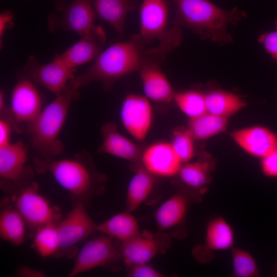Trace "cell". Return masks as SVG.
<instances>
[{
  "label": "cell",
  "mask_w": 277,
  "mask_h": 277,
  "mask_svg": "<svg viewBox=\"0 0 277 277\" xmlns=\"http://www.w3.org/2000/svg\"><path fill=\"white\" fill-rule=\"evenodd\" d=\"M33 165L36 172L52 175L68 192L72 205L78 203L86 205L91 197L100 193L105 183V176L95 170L86 150L61 159L35 156Z\"/></svg>",
  "instance_id": "cell-1"
},
{
  "label": "cell",
  "mask_w": 277,
  "mask_h": 277,
  "mask_svg": "<svg viewBox=\"0 0 277 277\" xmlns=\"http://www.w3.org/2000/svg\"><path fill=\"white\" fill-rule=\"evenodd\" d=\"M146 46L136 34L127 42L116 43L101 52L88 69L69 83L79 89L95 81L109 89L117 80L138 71Z\"/></svg>",
  "instance_id": "cell-2"
},
{
  "label": "cell",
  "mask_w": 277,
  "mask_h": 277,
  "mask_svg": "<svg viewBox=\"0 0 277 277\" xmlns=\"http://www.w3.org/2000/svg\"><path fill=\"white\" fill-rule=\"evenodd\" d=\"M175 7L172 21L174 26H184L202 39L220 43H229L230 24H235L246 13L237 8L225 10L208 0H171Z\"/></svg>",
  "instance_id": "cell-3"
},
{
  "label": "cell",
  "mask_w": 277,
  "mask_h": 277,
  "mask_svg": "<svg viewBox=\"0 0 277 277\" xmlns=\"http://www.w3.org/2000/svg\"><path fill=\"white\" fill-rule=\"evenodd\" d=\"M80 96L78 89L69 83L53 101L43 108L27 133L35 156L53 158L62 153L64 145L59 135L72 103Z\"/></svg>",
  "instance_id": "cell-4"
},
{
  "label": "cell",
  "mask_w": 277,
  "mask_h": 277,
  "mask_svg": "<svg viewBox=\"0 0 277 277\" xmlns=\"http://www.w3.org/2000/svg\"><path fill=\"white\" fill-rule=\"evenodd\" d=\"M28 152L21 140L0 147V187L10 196L33 181L35 169L27 164Z\"/></svg>",
  "instance_id": "cell-5"
},
{
  "label": "cell",
  "mask_w": 277,
  "mask_h": 277,
  "mask_svg": "<svg viewBox=\"0 0 277 277\" xmlns=\"http://www.w3.org/2000/svg\"><path fill=\"white\" fill-rule=\"evenodd\" d=\"M10 199L23 217L27 229L34 233L38 228L62 219L59 207L52 205L39 192L38 185L34 181Z\"/></svg>",
  "instance_id": "cell-6"
},
{
  "label": "cell",
  "mask_w": 277,
  "mask_h": 277,
  "mask_svg": "<svg viewBox=\"0 0 277 277\" xmlns=\"http://www.w3.org/2000/svg\"><path fill=\"white\" fill-rule=\"evenodd\" d=\"M41 95L34 83L19 76L10 100L9 122L18 133H28L31 125L43 109Z\"/></svg>",
  "instance_id": "cell-7"
},
{
  "label": "cell",
  "mask_w": 277,
  "mask_h": 277,
  "mask_svg": "<svg viewBox=\"0 0 277 277\" xmlns=\"http://www.w3.org/2000/svg\"><path fill=\"white\" fill-rule=\"evenodd\" d=\"M166 55L157 47L146 49L138 71L145 96L156 104L170 103L175 94L161 67Z\"/></svg>",
  "instance_id": "cell-8"
},
{
  "label": "cell",
  "mask_w": 277,
  "mask_h": 277,
  "mask_svg": "<svg viewBox=\"0 0 277 277\" xmlns=\"http://www.w3.org/2000/svg\"><path fill=\"white\" fill-rule=\"evenodd\" d=\"M82 203L73 205L72 209L57 223L60 248L56 257L70 258L76 255L77 245L97 231V225Z\"/></svg>",
  "instance_id": "cell-9"
},
{
  "label": "cell",
  "mask_w": 277,
  "mask_h": 277,
  "mask_svg": "<svg viewBox=\"0 0 277 277\" xmlns=\"http://www.w3.org/2000/svg\"><path fill=\"white\" fill-rule=\"evenodd\" d=\"M75 71L76 69L70 68L56 56L46 64H41L31 56L19 72V76L28 78L57 95L74 78Z\"/></svg>",
  "instance_id": "cell-10"
},
{
  "label": "cell",
  "mask_w": 277,
  "mask_h": 277,
  "mask_svg": "<svg viewBox=\"0 0 277 277\" xmlns=\"http://www.w3.org/2000/svg\"><path fill=\"white\" fill-rule=\"evenodd\" d=\"M113 240L102 234L89 240L77 253L68 276L73 277L98 267H108L122 259L121 248Z\"/></svg>",
  "instance_id": "cell-11"
},
{
  "label": "cell",
  "mask_w": 277,
  "mask_h": 277,
  "mask_svg": "<svg viewBox=\"0 0 277 277\" xmlns=\"http://www.w3.org/2000/svg\"><path fill=\"white\" fill-rule=\"evenodd\" d=\"M120 116L123 127L131 136L136 142H144L153 123L151 102L145 95L129 94L122 103Z\"/></svg>",
  "instance_id": "cell-12"
},
{
  "label": "cell",
  "mask_w": 277,
  "mask_h": 277,
  "mask_svg": "<svg viewBox=\"0 0 277 277\" xmlns=\"http://www.w3.org/2000/svg\"><path fill=\"white\" fill-rule=\"evenodd\" d=\"M60 15L52 14L48 19V27L51 32L67 30L81 36L87 33L94 25L96 15L90 0H73L57 5Z\"/></svg>",
  "instance_id": "cell-13"
},
{
  "label": "cell",
  "mask_w": 277,
  "mask_h": 277,
  "mask_svg": "<svg viewBox=\"0 0 277 277\" xmlns=\"http://www.w3.org/2000/svg\"><path fill=\"white\" fill-rule=\"evenodd\" d=\"M168 3L166 0H143L140 8V27L136 34L146 45L154 40L160 43L172 33L168 28Z\"/></svg>",
  "instance_id": "cell-14"
},
{
  "label": "cell",
  "mask_w": 277,
  "mask_h": 277,
  "mask_svg": "<svg viewBox=\"0 0 277 277\" xmlns=\"http://www.w3.org/2000/svg\"><path fill=\"white\" fill-rule=\"evenodd\" d=\"M170 242V238L165 233L140 232L132 239L122 243V260L127 266L148 263L157 255L165 253Z\"/></svg>",
  "instance_id": "cell-15"
},
{
  "label": "cell",
  "mask_w": 277,
  "mask_h": 277,
  "mask_svg": "<svg viewBox=\"0 0 277 277\" xmlns=\"http://www.w3.org/2000/svg\"><path fill=\"white\" fill-rule=\"evenodd\" d=\"M141 165L155 177H172L177 175L183 163L170 142L159 141L144 148Z\"/></svg>",
  "instance_id": "cell-16"
},
{
  "label": "cell",
  "mask_w": 277,
  "mask_h": 277,
  "mask_svg": "<svg viewBox=\"0 0 277 277\" xmlns=\"http://www.w3.org/2000/svg\"><path fill=\"white\" fill-rule=\"evenodd\" d=\"M106 40V34L104 29L101 26L94 25L80 40L55 56L70 68L76 70L78 66L98 56Z\"/></svg>",
  "instance_id": "cell-17"
},
{
  "label": "cell",
  "mask_w": 277,
  "mask_h": 277,
  "mask_svg": "<svg viewBox=\"0 0 277 277\" xmlns=\"http://www.w3.org/2000/svg\"><path fill=\"white\" fill-rule=\"evenodd\" d=\"M101 131L103 140L97 150L99 154L112 155L131 163H140L144 147L121 133L115 123H104Z\"/></svg>",
  "instance_id": "cell-18"
},
{
  "label": "cell",
  "mask_w": 277,
  "mask_h": 277,
  "mask_svg": "<svg viewBox=\"0 0 277 277\" xmlns=\"http://www.w3.org/2000/svg\"><path fill=\"white\" fill-rule=\"evenodd\" d=\"M231 136L246 152L262 159L273 152L277 146V136L263 127L239 130L233 132Z\"/></svg>",
  "instance_id": "cell-19"
},
{
  "label": "cell",
  "mask_w": 277,
  "mask_h": 277,
  "mask_svg": "<svg viewBox=\"0 0 277 277\" xmlns=\"http://www.w3.org/2000/svg\"><path fill=\"white\" fill-rule=\"evenodd\" d=\"M27 228L23 217L11 199H4L0 210L1 239L13 245H20L25 242Z\"/></svg>",
  "instance_id": "cell-20"
},
{
  "label": "cell",
  "mask_w": 277,
  "mask_h": 277,
  "mask_svg": "<svg viewBox=\"0 0 277 277\" xmlns=\"http://www.w3.org/2000/svg\"><path fill=\"white\" fill-rule=\"evenodd\" d=\"M96 15L109 24L117 33L124 31L126 16L135 7L134 0H90Z\"/></svg>",
  "instance_id": "cell-21"
},
{
  "label": "cell",
  "mask_w": 277,
  "mask_h": 277,
  "mask_svg": "<svg viewBox=\"0 0 277 277\" xmlns=\"http://www.w3.org/2000/svg\"><path fill=\"white\" fill-rule=\"evenodd\" d=\"M97 231L122 243L128 241L141 232L136 219L131 212L127 211L116 214L97 224Z\"/></svg>",
  "instance_id": "cell-22"
},
{
  "label": "cell",
  "mask_w": 277,
  "mask_h": 277,
  "mask_svg": "<svg viewBox=\"0 0 277 277\" xmlns=\"http://www.w3.org/2000/svg\"><path fill=\"white\" fill-rule=\"evenodd\" d=\"M155 184V176L141 165L131 179L126 194V211L132 213L146 200Z\"/></svg>",
  "instance_id": "cell-23"
},
{
  "label": "cell",
  "mask_w": 277,
  "mask_h": 277,
  "mask_svg": "<svg viewBox=\"0 0 277 277\" xmlns=\"http://www.w3.org/2000/svg\"><path fill=\"white\" fill-rule=\"evenodd\" d=\"M188 206L187 197L176 193L170 196L157 208L155 220L161 230H167L179 225L185 218Z\"/></svg>",
  "instance_id": "cell-24"
},
{
  "label": "cell",
  "mask_w": 277,
  "mask_h": 277,
  "mask_svg": "<svg viewBox=\"0 0 277 277\" xmlns=\"http://www.w3.org/2000/svg\"><path fill=\"white\" fill-rule=\"evenodd\" d=\"M205 94L207 112L219 116L227 118L245 106L240 96L230 92L215 90Z\"/></svg>",
  "instance_id": "cell-25"
},
{
  "label": "cell",
  "mask_w": 277,
  "mask_h": 277,
  "mask_svg": "<svg viewBox=\"0 0 277 277\" xmlns=\"http://www.w3.org/2000/svg\"><path fill=\"white\" fill-rule=\"evenodd\" d=\"M234 241V231L225 219L217 217L209 222L205 234V245L209 249L227 250L232 247Z\"/></svg>",
  "instance_id": "cell-26"
},
{
  "label": "cell",
  "mask_w": 277,
  "mask_h": 277,
  "mask_svg": "<svg viewBox=\"0 0 277 277\" xmlns=\"http://www.w3.org/2000/svg\"><path fill=\"white\" fill-rule=\"evenodd\" d=\"M227 124V118L206 112L189 118L187 128L195 140H203L224 131Z\"/></svg>",
  "instance_id": "cell-27"
},
{
  "label": "cell",
  "mask_w": 277,
  "mask_h": 277,
  "mask_svg": "<svg viewBox=\"0 0 277 277\" xmlns=\"http://www.w3.org/2000/svg\"><path fill=\"white\" fill-rule=\"evenodd\" d=\"M207 157H201L194 161L182 164L178 175L186 185L199 189L206 185L209 181L211 162Z\"/></svg>",
  "instance_id": "cell-28"
},
{
  "label": "cell",
  "mask_w": 277,
  "mask_h": 277,
  "mask_svg": "<svg viewBox=\"0 0 277 277\" xmlns=\"http://www.w3.org/2000/svg\"><path fill=\"white\" fill-rule=\"evenodd\" d=\"M56 223L38 228L34 233L33 245L38 254L44 258L56 256L60 248V238Z\"/></svg>",
  "instance_id": "cell-29"
},
{
  "label": "cell",
  "mask_w": 277,
  "mask_h": 277,
  "mask_svg": "<svg viewBox=\"0 0 277 277\" xmlns=\"http://www.w3.org/2000/svg\"><path fill=\"white\" fill-rule=\"evenodd\" d=\"M176 106L189 118L206 112L205 94L195 90L175 93L174 100Z\"/></svg>",
  "instance_id": "cell-30"
},
{
  "label": "cell",
  "mask_w": 277,
  "mask_h": 277,
  "mask_svg": "<svg viewBox=\"0 0 277 277\" xmlns=\"http://www.w3.org/2000/svg\"><path fill=\"white\" fill-rule=\"evenodd\" d=\"M194 140L187 128H179L173 131L170 142L183 164L191 161L194 156Z\"/></svg>",
  "instance_id": "cell-31"
},
{
  "label": "cell",
  "mask_w": 277,
  "mask_h": 277,
  "mask_svg": "<svg viewBox=\"0 0 277 277\" xmlns=\"http://www.w3.org/2000/svg\"><path fill=\"white\" fill-rule=\"evenodd\" d=\"M233 272L238 277H255L259 275L256 263L247 251L233 248L232 250Z\"/></svg>",
  "instance_id": "cell-32"
},
{
  "label": "cell",
  "mask_w": 277,
  "mask_h": 277,
  "mask_svg": "<svg viewBox=\"0 0 277 277\" xmlns=\"http://www.w3.org/2000/svg\"><path fill=\"white\" fill-rule=\"evenodd\" d=\"M128 267L127 274L130 277H163L165 276L148 263L133 264Z\"/></svg>",
  "instance_id": "cell-33"
},
{
  "label": "cell",
  "mask_w": 277,
  "mask_h": 277,
  "mask_svg": "<svg viewBox=\"0 0 277 277\" xmlns=\"http://www.w3.org/2000/svg\"><path fill=\"white\" fill-rule=\"evenodd\" d=\"M258 41L263 44L266 52L277 61V19L275 22V29L262 34Z\"/></svg>",
  "instance_id": "cell-34"
},
{
  "label": "cell",
  "mask_w": 277,
  "mask_h": 277,
  "mask_svg": "<svg viewBox=\"0 0 277 277\" xmlns=\"http://www.w3.org/2000/svg\"><path fill=\"white\" fill-rule=\"evenodd\" d=\"M262 169L266 176L277 177V153L275 151L262 158Z\"/></svg>",
  "instance_id": "cell-35"
},
{
  "label": "cell",
  "mask_w": 277,
  "mask_h": 277,
  "mask_svg": "<svg viewBox=\"0 0 277 277\" xmlns=\"http://www.w3.org/2000/svg\"><path fill=\"white\" fill-rule=\"evenodd\" d=\"M13 129L11 123L3 118H0V147L5 146L11 142V135Z\"/></svg>",
  "instance_id": "cell-36"
},
{
  "label": "cell",
  "mask_w": 277,
  "mask_h": 277,
  "mask_svg": "<svg viewBox=\"0 0 277 277\" xmlns=\"http://www.w3.org/2000/svg\"><path fill=\"white\" fill-rule=\"evenodd\" d=\"M14 15L10 10H7L0 14V37L1 38L7 29L13 26Z\"/></svg>",
  "instance_id": "cell-37"
},
{
  "label": "cell",
  "mask_w": 277,
  "mask_h": 277,
  "mask_svg": "<svg viewBox=\"0 0 277 277\" xmlns=\"http://www.w3.org/2000/svg\"><path fill=\"white\" fill-rule=\"evenodd\" d=\"M15 274L21 277H45L46 274L41 270L33 269L27 266H22L17 268Z\"/></svg>",
  "instance_id": "cell-38"
},
{
  "label": "cell",
  "mask_w": 277,
  "mask_h": 277,
  "mask_svg": "<svg viewBox=\"0 0 277 277\" xmlns=\"http://www.w3.org/2000/svg\"><path fill=\"white\" fill-rule=\"evenodd\" d=\"M274 151L277 153V146H276Z\"/></svg>",
  "instance_id": "cell-39"
}]
</instances>
